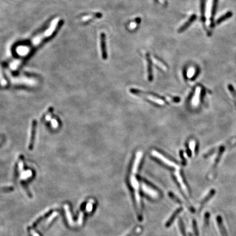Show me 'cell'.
<instances>
[{
    "label": "cell",
    "mask_w": 236,
    "mask_h": 236,
    "mask_svg": "<svg viewBox=\"0 0 236 236\" xmlns=\"http://www.w3.org/2000/svg\"><path fill=\"white\" fill-rule=\"evenodd\" d=\"M36 126H37V122L36 120H34L31 124V131H30L31 132H30V138H29L28 145V148L29 150H32L34 147V137H35V135H36Z\"/></svg>",
    "instance_id": "6da1fadb"
},
{
    "label": "cell",
    "mask_w": 236,
    "mask_h": 236,
    "mask_svg": "<svg viewBox=\"0 0 236 236\" xmlns=\"http://www.w3.org/2000/svg\"><path fill=\"white\" fill-rule=\"evenodd\" d=\"M142 189L144 193L153 198H157L159 196V192L156 190L153 189L145 183L142 184Z\"/></svg>",
    "instance_id": "7a4b0ae2"
},
{
    "label": "cell",
    "mask_w": 236,
    "mask_h": 236,
    "mask_svg": "<svg viewBox=\"0 0 236 236\" xmlns=\"http://www.w3.org/2000/svg\"><path fill=\"white\" fill-rule=\"evenodd\" d=\"M151 154L155 156L156 157L158 158L159 160H160L161 161L165 163V164H166L167 165H168L169 167H173V168H177V165L171 161H169V159H167L166 157H165L164 156L161 155L160 153L155 151V150H153L151 151Z\"/></svg>",
    "instance_id": "3957f363"
},
{
    "label": "cell",
    "mask_w": 236,
    "mask_h": 236,
    "mask_svg": "<svg viewBox=\"0 0 236 236\" xmlns=\"http://www.w3.org/2000/svg\"><path fill=\"white\" fill-rule=\"evenodd\" d=\"M215 194H216V190L214 189H211L210 190L209 193L203 199L202 202L200 203V208H199V212H201L202 210L203 207H204V205L208 203V202L213 197V196Z\"/></svg>",
    "instance_id": "277c9868"
},
{
    "label": "cell",
    "mask_w": 236,
    "mask_h": 236,
    "mask_svg": "<svg viewBox=\"0 0 236 236\" xmlns=\"http://www.w3.org/2000/svg\"><path fill=\"white\" fill-rule=\"evenodd\" d=\"M101 48L102 56L103 59H107V51L106 44V34L103 33L101 34Z\"/></svg>",
    "instance_id": "5b68a950"
},
{
    "label": "cell",
    "mask_w": 236,
    "mask_h": 236,
    "mask_svg": "<svg viewBox=\"0 0 236 236\" xmlns=\"http://www.w3.org/2000/svg\"><path fill=\"white\" fill-rule=\"evenodd\" d=\"M201 92V88L200 87H197L196 89L195 93L194 96L191 101V104L194 107H196L198 106L200 102V95Z\"/></svg>",
    "instance_id": "8992f818"
},
{
    "label": "cell",
    "mask_w": 236,
    "mask_h": 236,
    "mask_svg": "<svg viewBox=\"0 0 236 236\" xmlns=\"http://www.w3.org/2000/svg\"><path fill=\"white\" fill-rule=\"evenodd\" d=\"M216 221H217V225H218V227H219V229L220 230V233H221V236H228L227 231H226V229L225 228V226L223 225L221 217L220 216H217L216 217Z\"/></svg>",
    "instance_id": "52a82bcc"
},
{
    "label": "cell",
    "mask_w": 236,
    "mask_h": 236,
    "mask_svg": "<svg viewBox=\"0 0 236 236\" xmlns=\"http://www.w3.org/2000/svg\"><path fill=\"white\" fill-rule=\"evenodd\" d=\"M142 152L138 151V153L137 154L136 158L135 159V162H134V163L133 167H132V173L134 174H135L137 172V169H138V167L139 166V163H140V161H141V160L142 159Z\"/></svg>",
    "instance_id": "ba28073f"
},
{
    "label": "cell",
    "mask_w": 236,
    "mask_h": 236,
    "mask_svg": "<svg viewBox=\"0 0 236 236\" xmlns=\"http://www.w3.org/2000/svg\"><path fill=\"white\" fill-rule=\"evenodd\" d=\"M196 18V17L195 15H192L189 19V20L186 23H185L180 28V29L179 30V32H182L189 27V26L193 22V21L195 20Z\"/></svg>",
    "instance_id": "9c48e42d"
},
{
    "label": "cell",
    "mask_w": 236,
    "mask_h": 236,
    "mask_svg": "<svg viewBox=\"0 0 236 236\" xmlns=\"http://www.w3.org/2000/svg\"><path fill=\"white\" fill-rule=\"evenodd\" d=\"M182 207H180V208H179L178 209H177L176 210H175V212L173 214V215L171 216V217H170V219H169V221H167V223H166V226H167V227H169V226H170L172 223L173 222V221L175 220V217L177 216L182 212Z\"/></svg>",
    "instance_id": "30bf717a"
},
{
    "label": "cell",
    "mask_w": 236,
    "mask_h": 236,
    "mask_svg": "<svg viewBox=\"0 0 236 236\" xmlns=\"http://www.w3.org/2000/svg\"><path fill=\"white\" fill-rule=\"evenodd\" d=\"M145 97L147 98H148L149 100H150L151 101L154 102H155V103H157V104H159L160 105H163L165 103L162 100H161V99H160L159 98L154 97L153 96L149 95H146L145 96Z\"/></svg>",
    "instance_id": "8fae6325"
},
{
    "label": "cell",
    "mask_w": 236,
    "mask_h": 236,
    "mask_svg": "<svg viewBox=\"0 0 236 236\" xmlns=\"http://www.w3.org/2000/svg\"><path fill=\"white\" fill-rule=\"evenodd\" d=\"M232 15V13H231L230 12L226 13L224 14L223 16H221L219 19H217V20L216 21L217 24H220V23L222 22L223 21H225V20L229 19Z\"/></svg>",
    "instance_id": "7c38bea8"
},
{
    "label": "cell",
    "mask_w": 236,
    "mask_h": 236,
    "mask_svg": "<svg viewBox=\"0 0 236 236\" xmlns=\"http://www.w3.org/2000/svg\"><path fill=\"white\" fill-rule=\"evenodd\" d=\"M151 60L155 63L156 65H157L159 67L162 68V69H163L164 71H166L167 70V67L165 66V65L162 62H161L160 61L158 60L157 59H155V58L152 57L151 58Z\"/></svg>",
    "instance_id": "4fadbf2b"
},
{
    "label": "cell",
    "mask_w": 236,
    "mask_h": 236,
    "mask_svg": "<svg viewBox=\"0 0 236 236\" xmlns=\"http://www.w3.org/2000/svg\"><path fill=\"white\" fill-rule=\"evenodd\" d=\"M217 0H214L213 2V8H212V23H213V19L216 14V6H217Z\"/></svg>",
    "instance_id": "5bb4252c"
},
{
    "label": "cell",
    "mask_w": 236,
    "mask_h": 236,
    "mask_svg": "<svg viewBox=\"0 0 236 236\" xmlns=\"http://www.w3.org/2000/svg\"><path fill=\"white\" fill-rule=\"evenodd\" d=\"M206 4V0H201V18H202V20L203 21L205 20V18H204V11H205V5Z\"/></svg>",
    "instance_id": "9a60e30c"
},
{
    "label": "cell",
    "mask_w": 236,
    "mask_h": 236,
    "mask_svg": "<svg viewBox=\"0 0 236 236\" xmlns=\"http://www.w3.org/2000/svg\"><path fill=\"white\" fill-rule=\"evenodd\" d=\"M179 225L180 226V229L181 231V233H182V236H186V232H185V227H184V223H182V219H180V220L179 221Z\"/></svg>",
    "instance_id": "2e32d148"
},
{
    "label": "cell",
    "mask_w": 236,
    "mask_h": 236,
    "mask_svg": "<svg viewBox=\"0 0 236 236\" xmlns=\"http://www.w3.org/2000/svg\"><path fill=\"white\" fill-rule=\"evenodd\" d=\"M196 142L194 141H191L189 143V147L192 152V154L194 155L195 154V150Z\"/></svg>",
    "instance_id": "e0dca14e"
},
{
    "label": "cell",
    "mask_w": 236,
    "mask_h": 236,
    "mask_svg": "<svg viewBox=\"0 0 236 236\" xmlns=\"http://www.w3.org/2000/svg\"><path fill=\"white\" fill-rule=\"evenodd\" d=\"M192 224H193V229H194V233H195V236H199V232H198V228H197V223H196L195 220H193Z\"/></svg>",
    "instance_id": "ac0fdd59"
},
{
    "label": "cell",
    "mask_w": 236,
    "mask_h": 236,
    "mask_svg": "<svg viewBox=\"0 0 236 236\" xmlns=\"http://www.w3.org/2000/svg\"><path fill=\"white\" fill-rule=\"evenodd\" d=\"M195 73V69L194 68H190L187 73V76L189 78H192Z\"/></svg>",
    "instance_id": "d6986e66"
},
{
    "label": "cell",
    "mask_w": 236,
    "mask_h": 236,
    "mask_svg": "<svg viewBox=\"0 0 236 236\" xmlns=\"http://www.w3.org/2000/svg\"><path fill=\"white\" fill-rule=\"evenodd\" d=\"M209 219H210L209 213H207L206 214H205V216H204V224L207 226L209 225Z\"/></svg>",
    "instance_id": "ffe728a7"
},
{
    "label": "cell",
    "mask_w": 236,
    "mask_h": 236,
    "mask_svg": "<svg viewBox=\"0 0 236 236\" xmlns=\"http://www.w3.org/2000/svg\"><path fill=\"white\" fill-rule=\"evenodd\" d=\"M93 204L91 203H89L87 206L86 209L88 212H90L93 210Z\"/></svg>",
    "instance_id": "44dd1931"
},
{
    "label": "cell",
    "mask_w": 236,
    "mask_h": 236,
    "mask_svg": "<svg viewBox=\"0 0 236 236\" xmlns=\"http://www.w3.org/2000/svg\"><path fill=\"white\" fill-rule=\"evenodd\" d=\"M52 125H53V126L55 128H58V122L55 120V119H54V120H52Z\"/></svg>",
    "instance_id": "7402d4cb"
},
{
    "label": "cell",
    "mask_w": 236,
    "mask_h": 236,
    "mask_svg": "<svg viewBox=\"0 0 236 236\" xmlns=\"http://www.w3.org/2000/svg\"><path fill=\"white\" fill-rule=\"evenodd\" d=\"M92 17H92V16H91V15H88V16H85V17H84L83 18V20H89V19H91V18H92Z\"/></svg>",
    "instance_id": "603a6c76"
},
{
    "label": "cell",
    "mask_w": 236,
    "mask_h": 236,
    "mask_svg": "<svg viewBox=\"0 0 236 236\" xmlns=\"http://www.w3.org/2000/svg\"><path fill=\"white\" fill-rule=\"evenodd\" d=\"M130 28H131V29L135 28V27H136V23H135V22H132V23H131V24H130Z\"/></svg>",
    "instance_id": "cb8c5ba5"
},
{
    "label": "cell",
    "mask_w": 236,
    "mask_h": 236,
    "mask_svg": "<svg viewBox=\"0 0 236 236\" xmlns=\"http://www.w3.org/2000/svg\"><path fill=\"white\" fill-rule=\"evenodd\" d=\"M190 236H191V235H190Z\"/></svg>",
    "instance_id": "d4e9b609"
}]
</instances>
